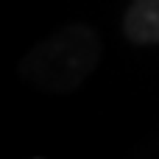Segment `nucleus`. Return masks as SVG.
<instances>
[{"label":"nucleus","instance_id":"1","mask_svg":"<svg viewBox=\"0 0 159 159\" xmlns=\"http://www.w3.org/2000/svg\"><path fill=\"white\" fill-rule=\"evenodd\" d=\"M101 59V36L87 22H67L42 42H36L20 61V73L39 89L73 92L78 89Z\"/></svg>","mask_w":159,"mask_h":159},{"label":"nucleus","instance_id":"2","mask_svg":"<svg viewBox=\"0 0 159 159\" xmlns=\"http://www.w3.org/2000/svg\"><path fill=\"white\" fill-rule=\"evenodd\" d=\"M126 36L137 45L159 42V0H134L123 20Z\"/></svg>","mask_w":159,"mask_h":159}]
</instances>
